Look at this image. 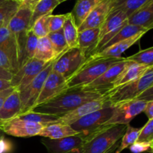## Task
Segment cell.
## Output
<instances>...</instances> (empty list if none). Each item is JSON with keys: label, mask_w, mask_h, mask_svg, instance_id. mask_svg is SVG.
I'll return each mask as SVG.
<instances>
[{"label": "cell", "mask_w": 153, "mask_h": 153, "mask_svg": "<svg viewBox=\"0 0 153 153\" xmlns=\"http://www.w3.org/2000/svg\"><path fill=\"white\" fill-rule=\"evenodd\" d=\"M105 93L86 91L82 88L68 89L55 99L32 109L35 112L62 117L91 100L103 97Z\"/></svg>", "instance_id": "6da1fadb"}, {"label": "cell", "mask_w": 153, "mask_h": 153, "mask_svg": "<svg viewBox=\"0 0 153 153\" xmlns=\"http://www.w3.org/2000/svg\"><path fill=\"white\" fill-rule=\"evenodd\" d=\"M127 125L107 126L85 137L84 153H112L117 149L118 141L125 134Z\"/></svg>", "instance_id": "7a4b0ae2"}, {"label": "cell", "mask_w": 153, "mask_h": 153, "mask_svg": "<svg viewBox=\"0 0 153 153\" xmlns=\"http://www.w3.org/2000/svg\"><path fill=\"white\" fill-rule=\"evenodd\" d=\"M123 58L89 57L84 65L67 81V89L81 88L89 85L105 73L112 64Z\"/></svg>", "instance_id": "3957f363"}, {"label": "cell", "mask_w": 153, "mask_h": 153, "mask_svg": "<svg viewBox=\"0 0 153 153\" xmlns=\"http://www.w3.org/2000/svg\"><path fill=\"white\" fill-rule=\"evenodd\" d=\"M153 87V66L136 80L118 88H112L107 92L112 105L129 100H137L148 88Z\"/></svg>", "instance_id": "277c9868"}, {"label": "cell", "mask_w": 153, "mask_h": 153, "mask_svg": "<svg viewBox=\"0 0 153 153\" xmlns=\"http://www.w3.org/2000/svg\"><path fill=\"white\" fill-rule=\"evenodd\" d=\"M31 13L32 9L21 3L17 11L10 19L7 25V28L14 37L17 46L19 69L27 61L25 47Z\"/></svg>", "instance_id": "5b68a950"}, {"label": "cell", "mask_w": 153, "mask_h": 153, "mask_svg": "<svg viewBox=\"0 0 153 153\" xmlns=\"http://www.w3.org/2000/svg\"><path fill=\"white\" fill-rule=\"evenodd\" d=\"M87 59L85 54L79 47L69 49L54 61L52 70L67 81L84 65Z\"/></svg>", "instance_id": "8992f818"}, {"label": "cell", "mask_w": 153, "mask_h": 153, "mask_svg": "<svg viewBox=\"0 0 153 153\" xmlns=\"http://www.w3.org/2000/svg\"><path fill=\"white\" fill-rule=\"evenodd\" d=\"M113 108L108 107L89 114L71 124V127L84 138L105 127V123L111 118Z\"/></svg>", "instance_id": "52a82bcc"}, {"label": "cell", "mask_w": 153, "mask_h": 153, "mask_svg": "<svg viewBox=\"0 0 153 153\" xmlns=\"http://www.w3.org/2000/svg\"><path fill=\"white\" fill-rule=\"evenodd\" d=\"M147 102L141 100H133L114 105L111 117L105 126L128 125L136 116L143 111Z\"/></svg>", "instance_id": "ba28073f"}, {"label": "cell", "mask_w": 153, "mask_h": 153, "mask_svg": "<svg viewBox=\"0 0 153 153\" xmlns=\"http://www.w3.org/2000/svg\"><path fill=\"white\" fill-rule=\"evenodd\" d=\"M55 61H52L46 68L43 69L28 86L19 91L21 102L20 114L31 111L34 108V105L41 91L43 83L52 70V65Z\"/></svg>", "instance_id": "9c48e42d"}, {"label": "cell", "mask_w": 153, "mask_h": 153, "mask_svg": "<svg viewBox=\"0 0 153 153\" xmlns=\"http://www.w3.org/2000/svg\"><path fill=\"white\" fill-rule=\"evenodd\" d=\"M127 64H128V61L126 58H123L120 61L112 64L103 74H102L94 82L81 88L86 91L102 93L108 92L111 89H112L114 83L126 68Z\"/></svg>", "instance_id": "30bf717a"}, {"label": "cell", "mask_w": 153, "mask_h": 153, "mask_svg": "<svg viewBox=\"0 0 153 153\" xmlns=\"http://www.w3.org/2000/svg\"><path fill=\"white\" fill-rule=\"evenodd\" d=\"M51 62L46 63L35 58L28 60L24 65L15 74H13L10 81L12 86L19 91H22L28 86L37 77V75Z\"/></svg>", "instance_id": "8fae6325"}, {"label": "cell", "mask_w": 153, "mask_h": 153, "mask_svg": "<svg viewBox=\"0 0 153 153\" xmlns=\"http://www.w3.org/2000/svg\"><path fill=\"white\" fill-rule=\"evenodd\" d=\"M111 106L112 103L109 100L108 94L106 93L103 97L84 103L77 108L66 114L64 116L60 117L58 123L70 126L76 121L79 120L80 118L83 117L89 114L101 110L105 108L111 107Z\"/></svg>", "instance_id": "7c38bea8"}, {"label": "cell", "mask_w": 153, "mask_h": 153, "mask_svg": "<svg viewBox=\"0 0 153 153\" xmlns=\"http://www.w3.org/2000/svg\"><path fill=\"white\" fill-rule=\"evenodd\" d=\"M44 126L20 119L18 117L4 121L1 126L3 133L16 137H30L37 136Z\"/></svg>", "instance_id": "4fadbf2b"}, {"label": "cell", "mask_w": 153, "mask_h": 153, "mask_svg": "<svg viewBox=\"0 0 153 153\" xmlns=\"http://www.w3.org/2000/svg\"><path fill=\"white\" fill-rule=\"evenodd\" d=\"M67 90V80L59 73L52 70L43 83L34 108L51 101Z\"/></svg>", "instance_id": "5bb4252c"}, {"label": "cell", "mask_w": 153, "mask_h": 153, "mask_svg": "<svg viewBox=\"0 0 153 153\" xmlns=\"http://www.w3.org/2000/svg\"><path fill=\"white\" fill-rule=\"evenodd\" d=\"M41 143L49 153H68L83 147L85 140L81 134L58 139L43 137Z\"/></svg>", "instance_id": "9a60e30c"}, {"label": "cell", "mask_w": 153, "mask_h": 153, "mask_svg": "<svg viewBox=\"0 0 153 153\" xmlns=\"http://www.w3.org/2000/svg\"><path fill=\"white\" fill-rule=\"evenodd\" d=\"M111 11V0L102 1L78 28L79 31L88 28H100Z\"/></svg>", "instance_id": "2e32d148"}, {"label": "cell", "mask_w": 153, "mask_h": 153, "mask_svg": "<svg viewBox=\"0 0 153 153\" xmlns=\"http://www.w3.org/2000/svg\"><path fill=\"white\" fill-rule=\"evenodd\" d=\"M0 49L7 55L16 73L19 69L17 46L7 25L0 26Z\"/></svg>", "instance_id": "e0dca14e"}, {"label": "cell", "mask_w": 153, "mask_h": 153, "mask_svg": "<svg viewBox=\"0 0 153 153\" xmlns=\"http://www.w3.org/2000/svg\"><path fill=\"white\" fill-rule=\"evenodd\" d=\"M146 33H140L126 40H122L115 44L111 45L109 47L102 49L100 52L94 54L90 57H95V58H120V55L126 51L128 48L131 47L134 44L137 43L141 39Z\"/></svg>", "instance_id": "ac0fdd59"}, {"label": "cell", "mask_w": 153, "mask_h": 153, "mask_svg": "<svg viewBox=\"0 0 153 153\" xmlns=\"http://www.w3.org/2000/svg\"><path fill=\"white\" fill-rule=\"evenodd\" d=\"M128 24L151 30L153 28V0L139 8L128 17Z\"/></svg>", "instance_id": "d6986e66"}, {"label": "cell", "mask_w": 153, "mask_h": 153, "mask_svg": "<svg viewBox=\"0 0 153 153\" xmlns=\"http://www.w3.org/2000/svg\"><path fill=\"white\" fill-rule=\"evenodd\" d=\"M100 28H88L79 31L78 47L85 54L87 58L94 55L100 37Z\"/></svg>", "instance_id": "ffe728a7"}, {"label": "cell", "mask_w": 153, "mask_h": 153, "mask_svg": "<svg viewBox=\"0 0 153 153\" xmlns=\"http://www.w3.org/2000/svg\"><path fill=\"white\" fill-rule=\"evenodd\" d=\"M128 16L123 11L120 10H111L110 13L105 19L104 22L100 28V37L99 40L108 33L122 28L128 23Z\"/></svg>", "instance_id": "44dd1931"}, {"label": "cell", "mask_w": 153, "mask_h": 153, "mask_svg": "<svg viewBox=\"0 0 153 153\" xmlns=\"http://www.w3.org/2000/svg\"><path fill=\"white\" fill-rule=\"evenodd\" d=\"M21 113V102L19 92L15 88L8 96L0 108V120L7 121L16 117Z\"/></svg>", "instance_id": "7402d4cb"}, {"label": "cell", "mask_w": 153, "mask_h": 153, "mask_svg": "<svg viewBox=\"0 0 153 153\" xmlns=\"http://www.w3.org/2000/svg\"><path fill=\"white\" fill-rule=\"evenodd\" d=\"M149 67H152V66L141 65V64H137L128 61L126 67L115 81L112 88H118L125 84L136 80L140 78Z\"/></svg>", "instance_id": "603a6c76"}, {"label": "cell", "mask_w": 153, "mask_h": 153, "mask_svg": "<svg viewBox=\"0 0 153 153\" xmlns=\"http://www.w3.org/2000/svg\"><path fill=\"white\" fill-rule=\"evenodd\" d=\"M77 134L79 133L75 131L71 126L58 123L44 126L37 136L49 139H58Z\"/></svg>", "instance_id": "cb8c5ba5"}, {"label": "cell", "mask_w": 153, "mask_h": 153, "mask_svg": "<svg viewBox=\"0 0 153 153\" xmlns=\"http://www.w3.org/2000/svg\"><path fill=\"white\" fill-rule=\"evenodd\" d=\"M103 0H77L72 12L74 22L79 28L89 13Z\"/></svg>", "instance_id": "d4e9b609"}, {"label": "cell", "mask_w": 153, "mask_h": 153, "mask_svg": "<svg viewBox=\"0 0 153 153\" xmlns=\"http://www.w3.org/2000/svg\"><path fill=\"white\" fill-rule=\"evenodd\" d=\"M59 4L58 0H40L32 9L28 30L32 28L34 23L37 19L52 14L54 9Z\"/></svg>", "instance_id": "484cf974"}, {"label": "cell", "mask_w": 153, "mask_h": 153, "mask_svg": "<svg viewBox=\"0 0 153 153\" xmlns=\"http://www.w3.org/2000/svg\"><path fill=\"white\" fill-rule=\"evenodd\" d=\"M59 56L56 55L48 37L38 39L37 49H36L35 59L49 63L56 60Z\"/></svg>", "instance_id": "4316f807"}, {"label": "cell", "mask_w": 153, "mask_h": 153, "mask_svg": "<svg viewBox=\"0 0 153 153\" xmlns=\"http://www.w3.org/2000/svg\"><path fill=\"white\" fill-rule=\"evenodd\" d=\"M148 31V30L145 29V28H141V27L137 26V25H130V24L127 23L126 25H124L101 49H100L99 52H100L102 49H105V48L109 47L111 45L115 44V43H118L120 41H122V40H126V39L130 38V37H133V36L136 35L137 34H140V33H146Z\"/></svg>", "instance_id": "83f0119b"}, {"label": "cell", "mask_w": 153, "mask_h": 153, "mask_svg": "<svg viewBox=\"0 0 153 153\" xmlns=\"http://www.w3.org/2000/svg\"><path fill=\"white\" fill-rule=\"evenodd\" d=\"M62 30L69 49L78 47L79 30H78L77 25L75 23L73 16L70 13H67V17H66Z\"/></svg>", "instance_id": "f1b7e54d"}, {"label": "cell", "mask_w": 153, "mask_h": 153, "mask_svg": "<svg viewBox=\"0 0 153 153\" xmlns=\"http://www.w3.org/2000/svg\"><path fill=\"white\" fill-rule=\"evenodd\" d=\"M149 1L150 0H111V10H122L128 17Z\"/></svg>", "instance_id": "f546056e"}, {"label": "cell", "mask_w": 153, "mask_h": 153, "mask_svg": "<svg viewBox=\"0 0 153 153\" xmlns=\"http://www.w3.org/2000/svg\"><path fill=\"white\" fill-rule=\"evenodd\" d=\"M20 119L30 121V122L42 124L44 126L53 123H58L59 117L55 116V115L47 114H42L35 112L34 111L26 112L25 114H22L17 116Z\"/></svg>", "instance_id": "4dcf8cb0"}, {"label": "cell", "mask_w": 153, "mask_h": 153, "mask_svg": "<svg viewBox=\"0 0 153 153\" xmlns=\"http://www.w3.org/2000/svg\"><path fill=\"white\" fill-rule=\"evenodd\" d=\"M20 4L21 2L16 0H6L0 4V25H7Z\"/></svg>", "instance_id": "1f68e13d"}, {"label": "cell", "mask_w": 153, "mask_h": 153, "mask_svg": "<svg viewBox=\"0 0 153 153\" xmlns=\"http://www.w3.org/2000/svg\"><path fill=\"white\" fill-rule=\"evenodd\" d=\"M140 128H134V127L130 126L129 124L127 125L125 134L121 138L122 141H121L120 144L118 146L117 149H116V153H120L124 149L129 147L131 145L135 143L137 141L139 134H140Z\"/></svg>", "instance_id": "d6a6232c"}, {"label": "cell", "mask_w": 153, "mask_h": 153, "mask_svg": "<svg viewBox=\"0 0 153 153\" xmlns=\"http://www.w3.org/2000/svg\"><path fill=\"white\" fill-rule=\"evenodd\" d=\"M47 37L58 56L61 55L69 49L62 29L55 32L49 33Z\"/></svg>", "instance_id": "836d02e7"}, {"label": "cell", "mask_w": 153, "mask_h": 153, "mask_svg": "<svg viewBox=\"0 0 153 153\" xmlns=\"http://www.w3.org/2000/svg\"><path fill=\"white\" fill-rule=\"evenodd\" d=\"M126 58L127 61H131L137 64L153 66V47H149L148 49L139 51L134 55Z\"/></svg>", "instance_id": "e575fe53"}, {"label": "cell", "mask_w": 153, "mask_h": 153, "mask_svg": "<svg viewBox=\"0 0 153 153\" xmlns=\"http://www.w3.org/2000/svg\"><path fill=\"white\" fill-rule=\"evenodd\" d=\"M38 37L34 34L31 30H28L27 33V39L25 47L26 61L34 58L37 43H38Z\"/></svg>", "instance_id": "d590c367"}, {"label": "cell", "mask_w": 153, "mask_h": 153, "mask_svg": "<svg viewBox=\"0 0 153 153\" xmlns=\"http://www.w3.org/2000/svg\"><path fill=\"white\" fill-rule=\"evenodd\" d=\"M30 30H31L38 38L47 37L48 34H49V26H48V16H43L37 19Z\"/></svg>", "instance_id": "8d00e7d4"}, {"label": "cell", "mask_w": 153, "mask_h": 153, "mask_svg": "<svg viewBox=\"0 0 153 153\" xmlns=\"http://www.w3.org/2000/svg\"><path fill=\"white\" fill-rule=\"evenodd\" d=\"M66 17H67V13L59 15H49L48 26H49V33L55 32L62 29Z\"/></svg>", "instance_id": "74e56055"}, {"label": "cell", "mask_w": 153, "mask_h": 153, "mask_svg": "<svg viewBox=\"0 0 153 153\" xmlns=\"http://www.w3.org/2000/svg\"><path fill=\"white\" fill-rule=\"evenodd\" d=\"M137 141H153V119L148 120L144 126L140 128Z\"/></svg>", "instance_id": "f35d334b"}, {"label": "cell", "mask_w": 153, "mask_h": 153, "mask_svg": "<svg viewBox=\"0 0 153 153\" xmlns=\"http://www.w3.org/2000/svg\"><path fill=\"white\" fill-rule=\"evenodd\" d=\"M132 153H142L150 152L153 149V141H136L129 146Z\"/></svg>", "instance_id": "ab89813d"}, {"label": "cell", "mask_w": 153, "mask_h": 153, "mask_svg": "<svg viewBox=\"0 0 153 153\" xmlns=\"http://www.w3.org/2000/svg\"><path fill=\"white\" fill-rule=\"evenodd\" d=\"M0 68L8 70L13 74L16 73V70H15L11 61H10L7 55L1 49H0Z\"/></svg>", "instance_id": "60d3db41"}, {"label": "cell", "mask_w": 153, "mask_h": 153, "mask_svg": "<svg viewBox=\"0 0 153 153\" xmlns=\"http://www.w3.org/2000/svg\"><path fill=\"white\" fill-rule=\"evenodd\" d=\"M14 89V87H11V88H9L2 91H0V108H1V106L3 105L6 99H7V97H8V96L13 92Z\"/></svg>", "instance_id": "b9f144b4"}, {"label": "cell", "mask_w": 153, "mask_h": 153, "mask_svg": "<svg viewBox=\"0 0 153 153\" xmlns=\"http://www.w3.org/2000/svg\"><path fill=\"white\" fill-rule=\"evenodd\" d=\"M143 112L147 117L148 120L153 119V101H149L146 103Z\"/></svg>", "instance_id": "7bdbcfd3"}, {"label": "cell", "mask_w": 153, "mask_h": 153, "mask_svg": "<svg viewBox=\"0 0 153 153\" xmlns=\"http://www.w3.org/2000/svg\"><path fill=\"white\" fill-rule=\"evenodd\" d=\"M13 74L10 73L8 70H4L2 68H0V79H4L7 81H11L13 78Z\"/></svg>", "instance_id": "ee69618b"}, {"label": "cell", "mask_w": 153, "mask_h": 153, "mask_svg": "<svg viewBox=\"0 0 153 153\" xmlns=\"http://www.w3.org/2000/svg\"><path fill=\"white\" fill-rule=\"evenodd\" d=\"M12 85L10 81L4 80V79H0V91H2L4 90L7 89L9 88H11Z\"/></svg>", "instance_id": "f6af8a7d"}, {"label": "cell", "mask_w": 153, "mask_h": 153, "mask_svg": "<svg viewBox=\"0 0 153 153\" xmlns=\"http://www.w3.org/2000/svg\"><path fill=\"white\" fill-rule=\"evenodd\" d=\"M39 1H40V0H23L21 3H22V4H24V5H26L28 6V7H30V8L33 9V7L35 6V4H37Z\"/></svg>", "instance_id": "bcb514c9"}, {"label": "cell", "mask_w": 153, "mask_h": 153, "mask_svg": "<svg viewBox=\"0 0 153 153\" xmlns=\"http://www.w3.org/2000/svg\"><path fill=\"white\" fill-rule=\"evenodd\" d=\"M68 153H84V152H83V149H82V148H81V149H76V150L71 151V152H70Z\"/></svg>", "instance_id": "7dc6e473"}, {"label": "cell", "mask_w": 153, "mask_h": 153, "mask_svg": "<svg viewBox=\"0 0 153 153\" xmlns=\"http://www.w3.org/2000/svg\"><path fill=\"white\" fill-rule=\"evenodd\" d=\"M3 123H4V121H2V120H0V131H1V126H2V124H3Z\"/></svg>", "instance_id": "c3c4849f"}, {"label": "cell", "mask_w": 153, "mask_h": 153, "mask_svg": "<svg viewBox=\"0 0 153 153\" xmlns=\"http://www.w3.org/2000/svg\"><path fill=\"white\" fill-rule=\"evenodd\" d=\"M58 2H59L60 4H61V3L64 2V1H67V0H58Z\"/></svg>", "instance_id": "681fc988"}, {"label": "cell", "mask_w": 153, "mask_h": 153, "mask_svg": "<svg viewBox=\"0 0 153 153\" xmlns=\"http://www.w3.org/2000/svg\"><path fill=\"white\" fill-rule=\"evenodd\" d=\"M5 1H6V0H0V4H1L3 2H4Z\"/></svg>", "instance_id": "f907efd6"}, {"label": "cell", "mask_w": 153, "mask_h": 153, "mask_svg": "<svg viewBox=\"0 0 153 153\" xmlns=\"http://www.w3.org/2000/svg\"><path fill=\"white\" fill-rule=\"evenodd\" d=\"M1 132H2V131H0V142H1V137H2V136H1Z\"/></svg>", "instance_id": "816d5d0a"}, {"label": "cell", "mask_w": 153, "mask_h": 153, "mask_svg": "<svg viewBox=\"0 0 153 153\" xmlns=\"http://www.w3.org/2000/svg\"><path fill=\"white\" fill-rule=\"evenodd\" d=\"M16 1H19V2H22V1H23V0H16Z\"/></svg>", "instance_id": "f5cc1de1"}, {"label": "cell", "mask_w": 153, "mask_h": 153, "mask_svg": "<svg viewBox=\"0 0 153 153\" xmlns=\"http://www.w3.org/2000/svg\"><path fill=\"white\" fill-rule=\"evenodd\" d=\"M149 153H153V151H150V152H149Z\"/></svg>", "instance_id": "db71d44e"}, {"label": "cell", "mask_w": 153, "mask_h": 153, "mask_svg": "<svg viewBox=\"0 0 153 153\" xmlns=\"http://www.w3.org/2000/svg\"><path fill=\"white\" fill-rule=\"evenodd\" d=\"M0 26H1V25H0Z\"/></svg>", "instance_id": "11a10c76"}]
</instances>
